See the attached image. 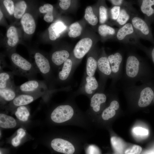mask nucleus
<instances>
[{
    "label": "nucleus",
    "mask_w": 154,
    "mask_h": 154,
    "mask_svg": "<svg viewBox=\"0 0 154 154\" xmlns=\"http://www.w3.org/2000/svg\"><path fill=\"white\" fill-rule=\"evenodd\" d=\"M140 37L130 22L119 28L114 38L120 42L136 46L141 49L143 48L139 41Z\"/></svg>",
    "instance_id": "20e7f679"
},
{
    "label": "nucleus",
    "mask_w": 154,
    "mask_h": 154,
    "mask_svg": "<svg viewBox=\"0 0 154 154\" xmlns=\"http://www.w3.org/2000/svg\"><path fill=\"white\" fill-rule=\"evenodd\" d=\"M140 10L145 15V17H150L154 14V9L152 7L154 5V0H138Z\"/></svg>",
    "instance_id": "4be33fe9"
},
{
    "label": "nucleus",
    "mask_w": 154,
    "mask_h": 154,
    "mask_svg": "<svg viewBox=\"0 0 154 154\" xmlns=\"http://www.w3.org/2000/svg\"><path fill=\"white\" fill-rule=\"evenodd\" d=\"M59 5L60 7L63 10L67 9L71 4V1L70 0H60Z\"/></svg>",
    "instance_id": "79ce46f5"
},
{
    "label": "nucleus",
    "mask_w": 154,
    "mask_h": 154,
    "mask_svg": "<svg viewBox=\"0 0 154 154\" xmlns=\"http://www.w3.org/2000/svg\"><path fill=\"white\" fill-rule=\"evenodd\" d=\"M74 113V110L71 106L61 105L54 109L51 113V118L55 122L61 123L70 119Z\"/></svg>",
    "instance_id": "0eeeda50"
},
{
    "label": "nucleus",
    "mask_w": 154,
    "mask_h": 154,
    "mask_svg": "<svg viewBox=\"0 0 154 154\" xmlns=\"http://www.w3.org/2000/svg\"><path fill=\"white\" fill-rule=\"evenodd\" d=\"M49 37L50 40H54L59 37L58 35L53 27V23H52L48 29Z\"/></svg>",
    "instance_id": "ea45409f"
},
{
    "label": "nucleus",
    "mask_w": 154,
    "mask_h": 154,
    "mask_svg": "<svg viewBox=\"0 0 154 154\" xmlns=\"http://www.w3.org/2000/svg\"><path fill=\"white\" fill-rule=\"evenodd\" d=\"M146 71L141 58L135 53H129L126 59L124 75L125 86L135 85L137 81L144 83Z\"/></svg>",
    "instance_id": "f257e3e1"
},
{
    "label": "nucleus",
    "mask_w": 154,
    "mask_h": 154,
    "mask_svg": "<svg viewBox=\"0 0 154 154\" xmlns=\"http://www.w3.org/2000/svg\"><path fill=\"white\" fill-rule=\"evenodd\" d=\"M86 154H100L99 149L96 146L91 145L88 148L86 151Z\"/></svg>",
    "instance_id": "a19ab883"
},
{
    "label": "nucleus",
    "mask_w": 154,
    "mask_h": 154,
    "mask_svg": "<svg viewBox=\"0 0 154 154\" xmlns=\"http://www.w3.org/2000/svg\"><path fill=\"white\" fill-rule=\"evenodd\" d=\"M113 6H117L121 7L125 5L128 1L123 0H111L109 1Z\"/></svg>",
    "instance_id": "37998d69"
},
{
    "label": "nucleus",
    "mask_w": 154,
    "mask_h": 154,
    "mask_svg": "<svg viewBox=\"0 0 154 154\" xmlns=\"http://www.w3.org/2000/svg\"><path fill=\"white\" fill-rule=\"evenodd\" d=\"M142 150L139 145H134L131 148L128 149L125 151V154H140Z\"/></svg>",
    "instance_id": "58836bf2"
},
{
    "label": "nucleus",
    "mask_w": 154,
    "mask_h": 154,
    "mask_svg": "<svg viewBox=\"0 0 154 154\" xmlns=\"http://www.w3.org/2000/svg\"><path fill=\"white\" fill-rule=\"evenodd\" d=\"M133 132L136 135L142 136L148 135L149 133L148 130L140 127H136L133 128Z\"/></svg>",
    "instance_id": "e433bc0d"
},
{
    "label": "nucleus",
    "mask_w": 154,
    "mask_h": 154,
    "mask_svg": "<svg viewBox=\"0 0 154 154\" xmlns=\"http://www.w3.org/2000/svg\"><path fill=\"white\" fill-rule=\"evenodd\" d=\"M81 87L82 92L87 95H91L98 89V82L94 76H90L86 74Z\"/></svg>",
    "instance_id": "f3484780"
},
{
    "label": "nucleus",
    "mask_w": 154,
    "mask_h": 154,
    "mask_svg": "<svg viewBox=\"0 0 154 154\" xmlns=\"http://www.w3.org/2000/svg\"><path fill=\"white\" fill-rule=\"evenodd\" d=\"M14 74L12 72L1 70L0 72V89L15 88L16 86L14 81Z\"/></svg>",
    "instance_id": "a211bd4d"
},
{
    "label": "nucleus",
    "mask_w": 154,
    "mask_h": 154,
    "mask_svg": "<svg viewBox=\"0 0 154 154\" xmlns=\"http://www.w3.org/2000/svg\"><path fill=\"white\" fill-rule=\"evenodd\" d=\"M0 154H1V152H0Z\"/></svg>",
    "instance_id": "de8ad7c7"
},
{
    "label": "nucleus",
    "mask_w": 154,
    "mask_h": 154,
    "mask_svg": "<svg viewBox=\"0 0 154 154\" xmlns=\"http://www.w3.org/2000/svg\"><path fill=\"white\" fill-rule=\"evenodd\" d=\"M98 56L90 55L88 56L86 62V74L89 76H94L97 69Z\"/></svg>",
    "instance_id": "b1692460"
},
{
    "label": "nucleus",
    "mask_w": 154,
    "mask_h": 154,
    "mask_svg": "<svg viewBox=\"0 0 154 154\" xmlns=\"http://www.w3.org/2000/svg\"><path fill=\"white\" fill-rule=\"evenodd\" d=\"M3 3L9 14L11 15L14 14L15 6L13 1L11 0H4Z\"/></svg>",
    "instance_id": "4c0bfd02"
},
{
    "label": "nucleus",
    "mask_w": 154,
    "mask_h": 154,
    "mask_svg": "<svg viewBox=\"0 0 154 154\" xmlns=\"http://www.w3.org/2000/svg\"><path fill=\"white\" fill-rule=\"evenodd\" d=\"M84 18L89 24L93 26L96 25L99 21L98 17L94 14L92 7L90 6L85 9Z\"/></svg>",
    "instance_id": "c756f323"
},
{
    "label": "nucleus",
    "mask_w": 154,
    "mask_h": 154,
    "mask_svg": "<svg viewBox=\"0 0 154 154\" xmlns=\"http://www.w3.org/2000/svg\"><path fill=\"white\" fill-rule=\"evenodd\" d=\"M53 9V6L49 3L45 4L39 8V11L40 13H46L44 17V19L46 22L50 23L53 21L54 19L52 14Z\"/></svg>",
    "instance_id": "c85d7f7f"
},
{
    "label": "nucleus",
    "mask_w": 154,
    "mask_h": 154,
    "mask_svg": "<svg viewBox=\"0 0 154 154\" xmlns=\"http://www.w3.org/2000/svg\"><path fill=\"white\" fill-rule=\"evenodd\" d=\"M16 122L14 118L4 114H0V126L4 128H11L16 125Z\"/></svg>",
    "instance_id": "a878e982"
},
{
    "label": "nucleus",
    "mask_w": 154,
    "mask_h": 154,
    "mask_svg": "<svg viewBox=\"0 0 154 154\" xmlns=\"http://www.w3.org/2000/svg\"><path fill=\"white\" fill-rule=\"evenodd\" d=\"M47 94L44 92L20 94L12 101V105L16 107L26 105L33 102L37 98Z\"/></svg>",
    "instance_id": "4468645a"
},
{
    "label": "nucleus",
    "mask_w": 154,
    "mask_h": 154,
    "mask_svg": "<svg viewBox=\"0 0 154 154\" xmlns=\"http://www.w3.org/2000/svg\"><path fill=\"white\" fill-rule=\"evenodd\" d=\"M7 36L8 38L7 44L9 46L14 47L16 46L19 40L17 30L13 26L10 27L7 30Z\"/></svg>",
    "instance_id": "393cba45"
},
{
    "label": "nucleus",
    "mask_w": 154,
    "mask_h": 154,
    "mask_svg": "<svg viewBox=\"0 0 154 154\" xmlns=\"http://www.w3.org/2000/svg\"><path fill=\"white\" fill-rule=\"evenodd\" d=\"M10 58L14 75L23 76L28 80L35 79L38 72L35 66L19 54L12 53Z\"/></svg>",
    "instance_id": "f03ea898"
},
{
    "label": "nucleus",
    "mask_w": 154,
    "mask_h": 154,
    "mask_svg": "<svg viewBox=\"0 0 154 154\" xmlns=\"http://www.w3.org/2000/svg\"><path fill=\"white\" fill-rule=\"evenodd\" d=\"M130 21L140 38H149L150 34L149 26L147 21L139 17L137 13L132 14Z\"/></svg>",
    "instance_id": "1a4fd4ad"
},
{
    "label": "nucleus",
    "mask_w": 154,
    "mask_h": 154,
    "mask_svg": "<svg viewBox=\"0 0 154 154\" xmlns=\"http://www.w3.org/2000/svg\"><path fill=\"white\" fill-rule=\"evenodd\" d=\"M97 68L104 78H112V72L108 56L104 49L102 50L98 56Z\"/></svg>",
    "instance_id": "f8f14e48"
},
{
    "label": "nucleus",
    "mask_w": 154,
    "mask_h": 154,
    "mask_svg": "<svg viewBox=\"0 0 154 154\" xmlns=\"http://www.w3.org/2000/svg\"><path fill=\"white\" fill-rule=\"evenodd\" d=\"M144 154H154V150L148 151Z\"/></svg>",
    "instance_id": "a18cd8bd"
},
{
    "label": "nucleus",
    "mask_w": 154,
    "mask_h": 154,
    "mask_svg": "<svg viewBox=\"0 0 154 154\" xmlns=\"http://www.w3.org/2000/svg\"><path fill=\"white\" fill-rule=\"evenodd\" d=\"M124 92L127 96L136 97L138 99L137 105L140 108H144L149 106L154 98L153 89L144 84L140 86L135 84L125 86Z\"/></svg>",
    "instance_id": "7ed1b4c3"
},
{
    "label": "nucleus",
    "mask_w": 154,
    "mask_h": 154,
    "mask_svg": "<svg viewBox=\"0 0 154 154\" xmlns=\"http://www.w3.org/2000/svg\"><path fill=\"white\" fill-rule=\"evenodd\" d=\"M118 28H115L107 24H100L98 28L99 34L103 40L114 38Z\"/></svg>",
    "instance_id": "6ab92c4d"
},
{
    "label": "nucleus",
    "mask_w": 154,
    "mask_h": 154,
    "mask_svg": "<svg viewBox=\"0 0 154 154\" xmlns=\"http://www.w3.org/2000/svg\"><path fill=\"white\" fill-rule=\"evenodd\" d=\"M120 10V7L113 6L109 10V18H110L112 20L114 25L118 17Z\"/></svg>",
    "instance_id": "f704fd0d"
},
{
    "label": "nucleus",
    "mask_w": 154,
    "mask_h": 154,
    "mask_svg": "<svg viewBox=\"0 0 154 154\" xmlns=\"http://www.w3.org/2000/svg\"><path fill=\"white\" fill-rule=\"evenodd\" d=\"M93 44V41L91 38L88 37L83 38L76 43L72 54L76 60H80L89 51Z\"/></svg>",
    "instance_id": "9d476101"
},
{
    "label": "nucleus",
    "mask_w": 154,
    "mask_h": 154,
    "mask_svg": "<svg viewBox=\"0 0 154 154\" xmlns=\"http://www.w3.org/2000/svg\"><path fill=\"white\" fill-rule=\"evenodd\" d=\"M51 145L55 151L65 154H73L75 148L73 145L68 141L60 138L52 140Z\"/></svg>",
    "instance_id": "ddd939ff"
},
{
    "label": "nucleus",
    "mask_w": 154,
    "mask_h": 154,
    "mask_svg": "<svg viewBox=\"0 0 154 154\" xmlns=\"http://www.w3.org/2000/svg\"><path fill=\"white\" fill-rule=\"evenodd\" d=\"M34 56L35 68L38 72L42 76L50 89L52 90L55 79L53 76L52 70L49 60L39 52H35Z\"/></svg>",
    "instance_id": "39448f33"
},
{
    "label": "nucleus",
    "mask_w": 154,
    "mask_h": 154,
    "mask_svg": "<svg viewBox=\"0 0 154 154\" xmlns=\"http://www.w3.org/2000/svg\"><path fill=\"white\" fill-rule=\"evenodd\" d=\"M152 61L154 63V48L153 49L151 53Z\"/></svg>",
    "instance_id": "c03bdc74"
},
{
    "label": "nucleus",
    "mask_w": 154,
    "mask_h": 154,
    "mask_svg": "<svg viewBox=\"0 0 154 154\" xmlns=\"http://www.w3.org/2000/svg\"><path fill=\"white\" fill-rule=\"evenodd\" d=\"M3 16V14L2 13L1 10H0V20H1Z\"/></svg>",
    "instance_id": "49530a36"
},
{
    "label": "nucleus",
    "mask_w": 154,
    "mask_h": 154,
    "mask_svg": "<svg viewBox=\"0 0 154 154\" xmlns=\"http://www.w3.org/2000/svg\"><path fill=\"white\" fill-rule=\"evenodd\" d=\"M112 72V78L114 82L120 78L122 73L123 56L120 51L116 52L108 56Z\"/></svg>",
    "instance_id": "6e6552de"
},
{
    "label": "nucleus",
    "mask_w": 154,
    "mask_h": 154,
    "mask_svg": "<svg viewBox=\"0 0 154 154\" xmlns=\"http://www.w3.org/2000/svg\"><path fill=\"white\" fill-rule=\"evenodd\" d=\"M133 3L132 1H128L125 5L120 7L119 15L114 25L120 28L129 22L132 14L137 13L133 6Z\"/></svg>",
    "instance_id": "9b49d317"
},
{
    "label": "nucleus",
    "mask_w": 154,
    "mask_h": 154,
    "mask_svg": "<svg viewBox=\"0 0 154 154\" xmlns=\"http://www.w3.org/2000/svg\"><path fill=\"white\" fill-rule=\"evenodd\" d=\"M153 99H154V98H153Z\"/></svg>",
    "instance_id": "09e8293b"
},
{
    "label": "nucleus",
    "mask_w": 154,
    "mask_h": 154,
    "mask_svg": "<svg viewBox=\"0 0 154 154\" xmlns=\"http://www.w3.org/2000/svg\"><path fill=\"white\" fill-rule=\"evenodd\" d=\"M21 23L26 33L31 35L34 33L36 24L33 18L30 14L28 13H25L21 18Z\"/></svg>",
    "instance_id": "aec40b11"
},
{
    "label": "nucleus",
    "mask_w": 154,
    "mask_h": 154,
    "mask_svg": "<svg viewBox=\"0 0 154 154\" xmlns=\"http://www.w3.org/2000/svg\"><path fill=\"white\" fill-rule=\"evenodd\" d=\"M26 134L25 132L23 129L20 128L17 130L16 136L13 138L12 140L11 143L14 147H17L20 144L21 139L24 137Z\"/></svg>",
    "instance_id": "c9c22d12"
},
{
    "label": "nucleus",
    "mask_w": 154,
    "mask_h": 154,
    "mask_svg": "<svg viewBox=\"0 0 154 154\" xmlns=\"http://www.w3.org/2000/svg\"><path fill=\"white\" fill-rule=\"evenodd\" d=\"M18 95L22 94H31L44 92L47 94L51 93L53 90H51L44 80L33 79L28 80L21 85L16 87Z\"/></svg>",
    "instance_id": "423d86ee"
},
{
    "label": "nucleus",
    "mask_w": 154,
    "mask_h": 154,
    "mask_svg": "<svg viewBox=\"0 0 154 154\" xmlns=\"http://www.w3.org/2000/svg\"><path fill=\"white\" fill-rule=\"evenodd\" d=\"M70 53L68 50L62 49L56 51L51 54V59L54 68L59 70L69 58Z\"/></svg>",
    "instance_id": "2eb2a0df"
},
{
    "label": "nucleus",
    "mask_w": 154,
    "mask_h": 154,
    "mask_svg": "<svg viewBox=\"0 0 154 154\" xmlns=\"http://www.w3.org/2000/svg\"><path fill=\"white\" fill-rule=\"evenodd\" d=\"M106 99L107 96L105 93L102 92L95 93L91 98L90 106L94 111L99 112L101 105L106 102Z\"/></svg>",
    "instance_id": "412c9836"
},
{
    "label": "nucleus",
    "mask_w": 154,
    "mask_h": 154,
    "mask_svg": "<svg viewBox=\"0 0 154 154\" xmlns=\"http://www.w3.org/2000/svg\"><path fill=\"white\" fill-rule=\"evenodd\" d=\"M26 8V3L24 1H20L17 3L15 7L14 13L15 17L17 19L22 18Z\"/></svg>",
    "instance_id": "473e14b6"
},
{
    "label": "nucleus",
    "mask_w": 154,
    "mask_h": 154,
    "mask_svg": "<svg viewBox=\"0 0 154 154\" xmlns=\"http://www.w3.org/2000/svg\"><path fill=\"white\" fill-rule=\"evenodd\" d=\"M15 114L19 119L23 121L27 120L30 115L28 108L24 106L18 107Z\"/></svg>",
    "instance_id": "72a5a7b5"
},
{
    "label": "nucleus",
    "mask_w": 154,
    "mask_h": 154,
    "mask_svg": "<svg viewBox=\"0 0 154 154\" xmlns=\"http://www.w3.org/2000/svg\"><path fill=\"white\" fill-rule=\"evenodd\" d=\"M15 88L0 89L1 99L6 101H12L18 95Z\"/></svg>",
    "instance_id": "bb28decb"
},
{
    "label": "nucleus",
    "mask_w": 154,
    "mask_h": 154,
    "mask_svg": "<svg viewBox=\"0 0 154 154\" xmlns=\"http://www.w3.org/2000/svg\"><path fill=\"white\" fill-rule=\"evenodd\" d=\"M73 67L72 60L71 58H69L58 70L57 81L63 83L67 80L72 72Z\"/></svg>",
    "instance_id": "dca6fc26"
},
{
    "label": "nucleus",
    "mask_w": 154,
    "mask_h": 154,
    "mask_svg": "<svg viewBox=\"0 0 154 154\" xmlns=\"http://www.w3.org/2000/svg\"><path fill=\"white\" fill-rule=\"evenodd\" d=\"M68 35L70 38H75L80 36L82 33V28L78 22L71 24L69 27Z\"/></svg>",
    "instance_id": "2f4dec72"
},
{
    "label": "nucleus",
    "mask_w": 154,
    "mask_h": 154,
    "mask_svg": "<svg viewBox=\"0 0 154 154\" xmlns=\"http://www.w3.org/2000/svg\"><path fill=\"white\" fill-rule=\"evenodd\" d=\"M111 141L115 151L118 154H122L125 147V144L123 141L118 137H112L111 138Z\"/></svg>",
    "instance_id": "7c9ffc66"
},
{
    "label": "nucleus",
    "mask_w": 154,
    "mask_h": 154,
    "mask_svg": "<svg viewBox=\"0 0 154 154\" xmlns=\"http://www.w3.org/2000/svg\"><path fill=\"white\" fill-rule=\"evenodd\" d=\"M118 102L116 100H112L109 106L105 108L102 112V117L104 120H107L112 118L116 114V111L119 108Z\"/></svg>",
    "instance_id": "5701e85b"
},
{
    "label": "nucleus",
    "mask_w": 154,
    "mask_h": 154,
    "mask_svg": "<svg viewBox=\"0 0 154 154\" xmlns=\"http://www.w3.org/2000/svg\"><path fill=\"white\" fill-rule=\"evenodd\" d=\"M98 8V19L100 24H105L109 19V10L104 1L100 3Z\"/></svg>",
    "instance_id": "cd10ccee"
}]
</instances>
